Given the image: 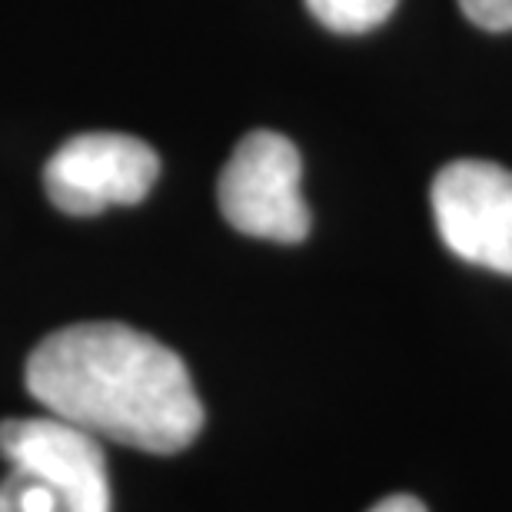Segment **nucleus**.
Wrapping results in <instances>:
<instances>
[{
    "mask_svg": "<svg viewBox=\"0 0 512 512\" xmlns=\"http://www.w3.org/2000/svg\"><path fill=\"white\" fill-rule=\"evenodd\" d=\"M463 14L483 30H512V0H459Z\"/></svg>",
    "mask_w": 512,
    "mask_h": 512,
    "instance_id": "obj_7",
    "label": "nucleus"
},
{
    "mask_svg": "<svg viewBox=\"0 0 512 512\" xmlns=\"http://www.w3.org/2000/svg\"><path fill=\"white\" fill-rule=\"evenodd\" d=\"M399 0H306L310 14L333 34H366L386 24Z\"/></svg>",
    "mask_w": 512,
    "mask_h": 512,
    "instance_id": "obj_6",
    "label": "nucleus"
},
{
    "mask_svg": "<svg viewBox=\"0 0 512 512\" xmlns=\"http://www.w3.org/2000/svg\"><path fill=\"white\" fill-rule=\"evenodd\" d=\"M300 183L303 160L296 143L276 130H253L233 147L217 200L233 230L256 240L303 243L313 217Z\"/></svg>",
    "mask_w": 512,
    "mask_h": 512,
    "instance_id": "obj_3",
    "label": "nucleus"
},
{
    "mask_svg": "<svg viewBox=\"0 0 512 512\" xmlns=\"http://www.w3.org/2000/svg\"><path fill=\"white\" fill-rule=\"evenodd\" d=\"M0 512H110L100 439L57 416L0 423Z\"/></svg>",
    "mask_w": 512,
    "mask_h": 512,
    "instance_id": "obj_2",
    "label": "nucleus"
},
{
    "mask_svg": "<svg viewBox=\"0 0 512 512\" xmlns=\"http://www.w3.org/2000/svg\"><path fill=\"white\" fill-rule=\"evenodd\" d=\"M370 512H426V506L413 496H389L383 503H376Z\"/></svg>",
    "mask_w": 512,
    "mask_h": 512,
    "instance_id": "obj_8",
    "label": "nucleus"
},
{
    "mask_svg": "<svg viewBox=\"0 0 512 512\" xmlns=\"http://www.w3.org/2000/svg\"><path fill=\"white\" fill-rule=\"evenodd\" d=\"M160 157L130 133H77L44 167V190L57 210L94 217L107 207H133L153 190Z\"/></svg>",
    "mask_w": 512,
    "mask_h": 512,
    "instance_id": "obj_4",
    "label": "nucleus"
},
{
    "mask_svg": "<svg viewBox=\"0 0 512 512\" xmlns=\"http://www.w3.org/2000/svg\"><path fill=\"white\" fill-rule=\"evenodd\" d=\"M27 389L50 416L97 439L170 456L203 429L187 363L127 323H74L37 343Z\"/></svg>",
    "mask_w": 512,
    "mask_h": 512,
    "instance_id": "obj_1",
    "label": "nucleus"
},
{
    "mask_svg": "<svg viewBox=\"0 0 512 512\" xmlns=\"http://www.w3.org/2000/svg\"><path fill=\"white\" fill-rule=\"evenodd\" d=\"M433 220L459 260L512 276V170L489 160H456L436 173Z\"/></svg>",
    "mask_w": 512,
    "mask_h": 512,
    "instance_id": "obj_5",
    "label": "nucleus"
}]
</instances>
